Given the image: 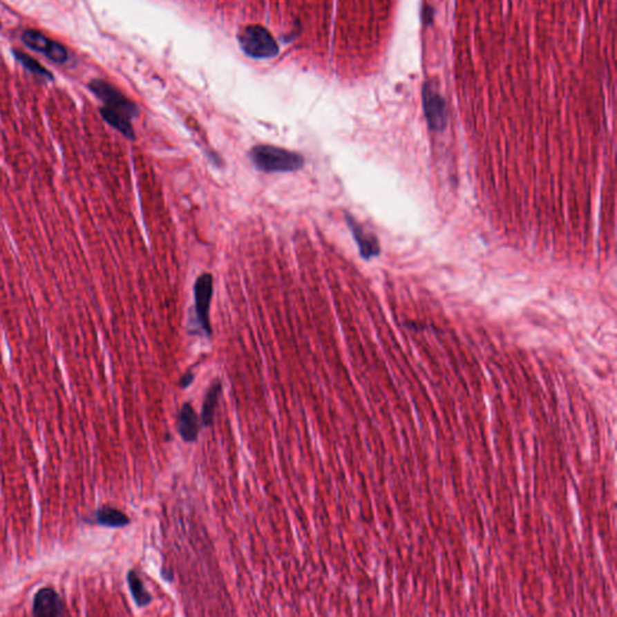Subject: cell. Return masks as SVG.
Instances as JSON below:
<instances>
[{"label":"cell","mask_w":617,"mask_h":617,"mask_svg":"<svg viewBox=\"0 0 617 617\" xmlns=\"http://www.w3.org/2000/svg\"><path fill=\"white\" fill-rule=\"evenodd\" d=\"M251 163L265 174L293 173L303 169L305 160L301 153L274 145H256L249 152Z\"/></svg>","instance_id":"6da1fadb"},{"label":"cell","mask_w":617,"mask_h":617,"mask_svg":"<svg viewBox=\"0 0 617 617\" xmlns=\"http://www.w3.org/2000/svg\"><path fill=\"white\" fill-rule=\"evenodd\" d=\"M239 43L246 55L254 58H272L278 55V44L268 29L247 26L239 33Z\"/></svg>","instance_id":"7a4b0ae2"},{"label":"cell","mask_w":617,"mask_h":617,"mask_svg":"<svg viewBox=\"0 0 617 617\" xmlns=\"http://www.w3.org/2000/svg\"><path fill=\"white\" fill-rule=\"evenodd\" d=\"M88 88L93 95H97L104 104L106 105V108H111L116 113H121L122 116L132 120V118L137 117L139 115V108L137 105L128 99L127 97L116 90L113 86L110 85L105 81L95 79L91 81L88 84Z\"/></svg>","instance_id":"3957f363"},{"label":"cell","mask_w":617,"mask_h":617,"mask_svg":"<svg viewBox=\"0 0 617 617\" xmlns=\"http://www.w3.org/2000/svg\"><path fill=\"white\" fill-rule=\"evenodd\" d=\"M194 309L200 330L207 338L211 336L210 325V305L213 294V278L210 273H204L199 276L193 286Z\"/></svg>","instance_id":"277c9868"},{"label":"cell","mask_w":617,"mask_h":617,"mask_svg":"<svg viewBox=\"0 0 617 617\" xmlns=\"http://www.w3.org/2000/svg\"><path fill=\"white\" fill-rule=\"evenodd\" d=\"M22 41L27 48L40 52L50 61L57 64H64L68 61V52L61 44L45 37L43 33L34 29H27L22 34Z\"/></svg>","instance_id":"5b68a950"},{"label":"cell","mask_w":617,"mask_h":617,"mask_svg":"<svg viewBox=\"0 0 617 617\" xmlns=\"http://www.w3.org/2000/svg\"><path fill=\"white\" fill-rule=\"evenodd\" d=\"M34 616L58 617L66 615V604L61 596L52 587H43L34 594Z\"/></svg>","instance_id":"8992f818"},{"label":"cell","mask_w":617,"mask_h":617,"mask_svg":"<svg viewBox=\"0 0 617 617\" xmlns=\"http://www.w3.org/2000/svg\"><path fill=\"white\" fill-rule=\"evenodd\" d=\"M345 221L348 223L350 231L352 233L354 241L359 246V255L364 259H372L380 254V245L377 236L368 233L359 222L348 212H345Z\"/></svg>","instance_id":"52a82bcc"},{"label":"cell","mask_w":617,"mask_h":617,"mask_svg":"<svg viewBox=\"0 0 617 617\" xmlns=\"http://www.w3.org/2000/svg\"><path fill=\"white\" fill-rule=\"evenodd\" d=\"M202 419L196 412L191 403H184L178 417V430L186 443H194L198 439Z\"/></svg>","instance_id":"ba28073f"},{"label":"cell","mask_w":617,"mask_h":617,"mask_svg":"<svg viewBox=\"0 0 617 617\" xmlns=\"http://www.w3.org/2000/svg\"><path fill=\"white\" fill-rule=\"evenodd\" d=\"M86 523H95L98 526L108 528H122L131 523V518L121 510L113 506H102L97 509L92 518H85Z\"/></svg>","instance_id":"9c48e42d"},{"label":"cell","mask_w":617,"mask_h":617,"mask_svg":"<svg viewBox=\"0 0 617 617\" xmlns=\"http://www.w3.org/2000/svg\"><path fill=\"white\" fill-rule=\"evenodd\" d=\"M222 395V383L218 379L212 382L211 386L207 391L205 399H204L203 410H202V426L203 427H211L213 424V415L216 409L217 403L220 401Z\"/></svg>","instance_id":"30bf717a"},{"label":"cell","mask_w":617,"mask_h":617,"mask_svg":"<svg viewBox=\"0 0 617 617\" xmlns=\"http://www.w3.org/2000/svg\"><path fill=\"white\" fill-rule=\"evenodd\" d=\"M100 115L104 118L105 122L108 123L111 127L115 128L116 131L121 133L123 137H127L128 140H134L135 139V133L133 129L132 123L128 118L122 116L121 113L113 111L111 108H100Z\"/></svg>","instance_id":"8fae6325"},{"label":"cell","mask_w":617,"mask_h":617,"mask_svg":"<svg viewBox=\"0 0 617 617\" xmlns=\"http://www.w3.org/2000/svg\"><path fill=\"white\" fill-rule=\"evenodd\" d=\"M127 582L129 591L132 594L133 600L137 604V608H145L152 602L151 594L147 592L145 586L142 584V579L139 578L135 570H129L127 574Z\"/></svg>","instance_id":"7c38bea8"},{"label":"cell","mask_w":617,"mask_h":617,"mask_svg":"<svg viewBox=\"0 0 617 617\" xmlns=\"http://www.w3.org/2000/svg\"><path fill=\"white\" fill-rule=\"evenodd\" d=\"M15 58L17 59V61L22 64V66L27 69V70L32 71L33 74H37L39 76H44L45 79H48V80H53V75H52L51 71H48L46 68H44L38 61H35L33 57L28 56L27 53H24L22 51H14Z\"/></svg>","instance_id":"4fadbf2b"},{"label":"cell","mask_w":617,"mask_h":617,"mask_svg":"<svg viewBox=\"0 0 617 617\" xmlns=\"http://www.w3.org/2000/svg\"><path fill=\"white\" fill-rule=\"evenodd\" d=\"M194 381V374L192 372H187L186 374H184L181 379H180L179 386L180 388H187V387L191 386Z\"/></svg>","instance_id":"5bb4252c"},{"label":"cell","mask_w":617,"mask_h":617,"mask_svg":"<svg viewBox=\"0 0 617 617\" xmlns=\"http://www.w3.org/2000/svg\"><path fill=\"white\" fill-rule=\"evenodd\" d=\"M207 160L211 162L212 164L215 165V167H223V160H222L221 157L215 153V152H209L207 153Z\"/></svg>","instance_id":"9a60e30c"},{"label":"cell","mask_w":617,"mask_h":617,"mask_svg":"<svg viewBox=\"0 0 617 617\" xmlns=\"http://www.w3.org/2000/svg\"><path fill=\"white\" fill-rule=\"evenodd\" d=\"M0 29H1V22H0Z\"/></svg>","instance_id":"2e32d148"}]
</instances>
